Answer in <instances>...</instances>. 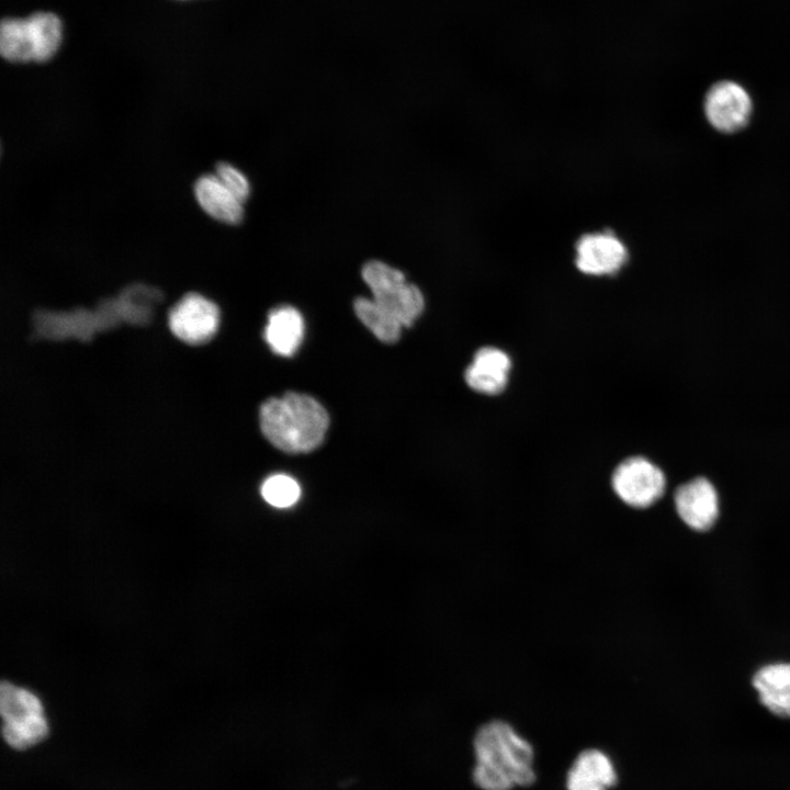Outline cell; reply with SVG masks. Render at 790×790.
<instances>
[{
    "label": "cell",
    "mask_w": 790,
    "mask_h": 790,
    "mask_svg": "<svg viewBox=\"0 0 790 790\" xmlns=\"http://www.w3.org/2000/svg\"><path fill=\"white\" fill-rule=\"evenodd\" d=\"M473 746V781L479 789L512 790L534 782L532 745L508 723L495 720L482 725Z\"/></svg>",
    "instance_id": "6da1fadb"
},
{
    "label": "cell",
    "mask_w": 790,
    "mask_h": 790,
    "mask_svg": "<svg viewBox=\"0 0 790 790\" xmlns=\"http://www.w3.org/2000/svg\"><path fill=\"white\" fill-rule=\"evenodd\" d=\"M259 420L263 436L286 453L315 450L329 426L326 409L315 398L294 392L267 399L260 407Z\"/></svg>",
    "instance_id": "7a4b0ae2"
},
{
    "label": "cell",
    "mask_w": 790,
    "mask_h": 790,
    "mask_svg": "<svg viewBox=\"0 0 790 790\" xmlns=\"http://www.w3.org/2000/svg\"><path fill=\"white\" fill-rule=\"evenodd\" d=\"M63 23L52 11H35L25 18L0 21V55L11 63H44L59 49Z\"/></svg>",
    "instance_id": "3957f363"
},
{
    "label": "cell",
    "mask_w": 790,
    "mask_h": 790,
    "mask_svg": "<svg viewBox=\"0 0 790 790\" xmlns=\"http://www.w3.org/2000/svg\"><path fill=\"white\" fill-rule=\"evenodd\" d=\"M362 278L371 289L373 301L403 327H409L425 307L421 291L408 283L404 273L382 261L371 260L362 268Z\"/></svg>",
    "instance_id": "277c9868"
},
{
    "label": "cell",
    "mask_w": 790,
    "mask_h": 790,
    "mask_svg": "<svg viewBox=\"0 0 790 790\" xmlns=\"http://www.w3.org/2000/svg\"><path fill=\"white\" fill-rule=\"evenodd\" d=\"M0 712L3 738L14 749L35 746L48 734L42 703L26 689L3 681L0 686Z\"/></svg>",
    "instance_id": "5b68a950"
},
{
    "label": "cell",
    "mask_w": 790,
    "mask_h": 790,
    "mask_svg": "<svg viewBox=\"0 0 790 790\" xmlns=\"http://www.w3.org/2000/svg\"><path fill=\"white\" fill-rule=\"evenodd\" d=\"M612 488L617 496L633 508H647L663 497L666 476L662 469L645 456L636 455L622 461L612 474Z\"/></svg>",
    "instance_id": "8992f818"
},
{
    "label": "cell",
    "mask_w": 790,
    "mask_h": 790,
    "mask_svg": "<svg viewBox=\"0 0 790 790\" xmlns=\"http://www.w3.org/2000/svg\"><path fill=\"white\" fill-rule=\"evenodd\" d=\"M218 324V307L198 293L185 294L170 308L168 314L171 332L189 345H201L208 341L217 331Z\"/></svg>",
    "instance_id": "52a82bcc"
},
{
    "label": "cell",
    "mask_w": 790,
    "mask_h": 790,
    "mask_svg": "<svg viewBox=\"0 0 790 790\" xmlns=\"http://www.w3.org/2000/svg\"><path fill=\"white\" fill-rule=\"evenodd\" d=\"M703 109L709 123L715 129L733 133L747 124L752 113V100L740 83L722 80L708 90Z\"/></svg>",
    "instance_id": "ba28073f"
},
{
    "label": "cell",
    "mask_w": 790,
    "mask_h": 790,
    "mask_svg": "<svg viewBox=\"0 0 790 790\" xmlns=\"http://www.w3.org/2000/svg\"><path fill=\"white\" fill-rule=\"evenodd\" d=\"M674 504L679 518L692 530H710L719 518L720 498L713 483L704 476H696L674 493Z\"/></svg>",
    "instance_id": "9c48e42d"
},
{
    "label": "cell",
    "mask_w": 790,
    "mask_h": 790,
    "mask_svg": "<svg viewBox=\"0 0 790 790\" xmlns=\"http://www.w3.org/2000/svg\"><path fill=\"white\" fill-rule=\"evenodd\" d=\"M628 259L624 244L610 233L587 234L576 245L577 268L590 275L618 272Z\"/></svg>",
    "instance_id": "30bf717a"
},
{
    "label": "cell",
    "mask_w": 790,
    "mask_h": 790,
    "mask_svg": "<svg viewBox=\"0 0 790 790\" xmlns=\"http://www.w3.org/2000/svg\"><path fill=\"white\" fill-rule=\"evenodd\" d=\"M511 361L509 356L495 347L478 349L465 370L467 385L482 394L496 395L508 383Z\"/></svg>",
    "instance_id": "8fae6325"
},
{
    "label": "cell",
    "mask_w": 790,
    "mask_h": 790,
    "mask_svg": "<svg viewBox=\"0 0 790 790\" xmlns=\"http://www.w3.org/2000/svg\"><path fill=\"white\" fill-rule=\"evenodd\" d=\"M617 772L603 752L589 748L578 754L567 776V790H608L617 783Z\"/></svg>",
    "instance_id": "7c38bea8"
},
{
    "label": "cell",
    "mask_w": 790,
    "mask_h": 790,
    "mask_svg": "<svg viewBox=\"0 0 790 790\" xmlns=\"http://www.w3.org/2000/svg\"><path fill=\"white\" fill-rule=\"evenodd\" d=\"M194 195L200 206L213 218L236 225L242 221V203L216 174H204L194 184Z\"/></svg>",
    "instance_id": "4fadbf2b"
},
{
    "label": "cell",
    "mask_w": 790,
    "mask_h": 790,
    "mask_svg": "<svg viewBox=\"0 0 790 790\" xmlns=\"http://www.w3.org/2000/svg\"><path fill=\"white\" fill-rule=\"evenodd\" d=\"M761 704L772 714L790 719V663L769 664L753 677Z\"/></svg>",
    "instance_id": "5bb4252c"
},
{
    "label": "cell",
    "mask_w": 790,
    "mask_h": 790,
    "mask_svg": "<svg viewBox=\"0 0 790 790\" xmlns=\"http://www.w3.org/2000/svg\"><path fill=\"white\" fill-rule=\"evenodd\" d=\"M303 336L304 320L295 307L282 305L269 313L264 339L273 352L283 357L293 356Z\"/></svg>",
    "instance_id": "9a60e30c"
},
{
    "label": "cell",
    "mask_w": 790,
    "mask_h": 790,
    "mask_svg": "<svg viewBox=\"0 0 790 790\" xmlns=\"http://www.w3.org/2000/svg\"><path fill=\"white\" fill-rule=\"evenodd\" d=\"M353 309L363 325L382 342L394 343L399 339L402 324L379 307L372 298L357 297Z\"/></svg>",
    "instance_id": "2e32d148"
},
{
    "label": "cell",
    "mask_w": 790,
    "mask_h": 790,
    "mask_svg": "<svg viewBox=\"0 0 790 790\" xmlns=\"http://www.w3.org/2000/svg\"><path fill=\"white\" fill-rule=\"evenodd\" d=\"M263 499L278 508H286L297 501L301 495L298 483L285 474L269 476L261 485Z\"/></svg>",
    "instance_id": "e0dca14e"
},
{
    "label": "cell",
    "mask_w": 790,
    "mask_h": 790,
    "mask_svg": "<svg viewBox=\"0 0 790 790\" xmlns=\"http://www.w3.org/2000/svg\"><path fill=\"white\" fill-rule=\"evenodd\" d=\"M215 174L241 202L248 199L250 194V183L239 169L230 163L221 162L216 167Z\"/></svg>",
    "instance_id": "ac0fdd59"
}]
</instances>
